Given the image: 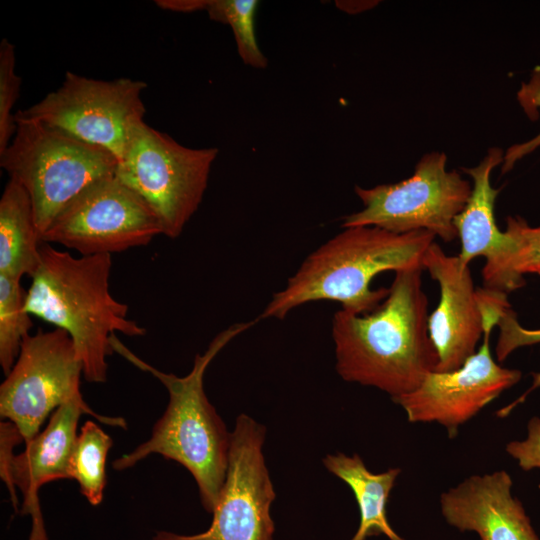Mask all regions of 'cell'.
Masks as SVG:
<instances>
[{"label":"cell","instance_id":"cell-14","mask_svg":"<svg viewBox=\"0 0 540 540\" xmlns=\"http://www.w3.org/2000/svg\"><path fill=\"white\" fill-rule=\"evenodd\" d=\"M422 269L439 284L440 299L428 317V332L438 357L437 372L461 367L477 350L484 323L479 289H475L468 265L447 255L433 242Z\"/></svg>","mask_w":540,"mask_h":540},{"label":"cell","instance_id":"cell-3","mask_svg":"<svg viewBox=\"0 0 540 540\" xmlns=\"http://www.w3.org/2000/svg\"><path fill=\"white\" fill-rule=\"evenodd\" d=\"M111 268L110 254L74 256L43 242L26 291V311L70 335L89 383L106 382L113 335L146 333L128 318V306L112 296Z\"/></svg>","mask_w":540,"mask_h":540},{"label":"cell","instance_id":"cell-1","mask_svg":"<svg viewBox=\"0 0 540 540\" xmlns=\"http://www.w3.org/2000/svg\"><path fill=\"white\" fill-rule=\"evenodd\" d=\"M421 272H395L387 297L372 312L341 309L334 314L336 370L342 379L378 388L392 399L413 391L436 371Z\"/></svg>","mask_w":540,"mask_h":540},{"label":"cell","instance_id":"cell-8","mask_svg":"<svg viewBox=\"0 0 540 540\" xmlns=\"http://www.w3.org/2000/svg\"><path fill=\"white\" fill-rule=\"evenodd\" d=\"M446 163L445 153L431 152L420 158L407 179L372 188L356 186L364 208L346 216L342 227L377 226L399 234L426 230L445 242L454 240L453 221L472 186L459 172L447 170Z\"/></svg>","mask_w":540,"mask_h":540},{"label":"cell","instance_id":"cell-12","mask_svg":"<svg viewBox=\"0 0 540 540\" xmlns=\"http://www.w3.org/2000/svg\"><path fill=\"white\" fill-rule=\"evenodd\" d=\"M265 427L240 414L231 432L225 482L209 528L182 535L158 531L151 540H273L276 494L262 452Z\"/></svg>","mask_w":540,"mask_h":540},{"label":"cell","instance_id":"cell-20","mask_svg":"<svg viewBox=\"0 0 540 540\" xmlns=\"http://www.w3.org/2000/svg\"><path fill=\"white\" fill-rule=\"evenodd\" d=\"M155 3L162 9L175 12H207L211 20L229 25L232 29L237 52L245 64L257 69L267 67L268 60L259 48L255 33L258 1L157 0Z\"/></svg>","mask_w":540,"mask_h":540},{"label":"cell","instance_id":"cell-26","mask_svg":"<svg viewBox=\"0 0 540 540\" xmlns=\"http://www.w3.org/2000/svg\"><path fill=\"white\" fill-rule=\"evenodd\" d=\"M506 452L524 471L540 469V417L533 416L527 423V436L506 445Z\"/></svg>","mask_w":540,"mask_h":540},{"label":"cell","instance_id":"cell-24","mask_svg":"<svg viewBox=\"0 0 540 540\" xmlns=\"http://www.w3.org/2000/svg\"><path fill=\"white\" fill-rule=\"evenodd\" d=\"M15 46L7 39L0 42V153L11 142L17 128L12 113L20 95L21 77L15 71Z\"/></svg>","mask_w":540,"mask_h":540},{"label":"cell","instance_id":"cell-23","mask_svg":"<svg viewBox=\"0 0 540 540\" xmlns=\"http://www.w3.org/2000/svg\"><path fill=\"white\" fill-rule=\"evenodd\" d=\"M499 327V337L496 344V358L499 362H503L513 351L524 346H530L540 343V328L530 329L523 327L517 319L516 313L511 306L505 307L497 323ZM540 387V372L533 374V382L531 387L518 399L508 406L500 409L497 416L506 417L520 403H522L527 395Z\"/></svg>","mask_w":540,"mask_h":540},{"label":"cell","instance_id":"cell-25","mask_svg":"<svg viewBox=\"0 0 540 540\" xmlns=\"http://www.w3.org/2000/svg\"><path fill=\"white\" fill-rule=\"evenodd\" d=\"M517 100L530 119H537L540 109V69L533 71L530 79L521 84ZM540 147V132L533 138L510 146L505 152L501 172H509L515 164Z\"/></svg>","mask_w":540,"mask_h":540},{"label":"cell","instance_id":"cell-18","mask_svg":"<svg viewBox=\"0 0 540 540\" xmlns=\"http://www.w3.org/2000/svg\"><path fill=\"white\" fill-rule=\"evenodd\" d=\"M42 244L29 195L9 179L0 199V274L17 280L32 277Z\"/></svg>","mask_w":540,"mask_h":540},{"label":"cell","instance_id":"cell-13","mask_svg":"<svg viewBox=\"0 0 540 540\" xmlns=\"http://www.w3.org/2000/svg\"><path fill=\"white\" fill-rule=\"evenodd\" d=\"M82 414L112 427L127 428L122 417L101 415L90 406L70 402L52 413L44 430L25 443L26 447L20 454L13 455L12 444L1 447V478L9 490L13 506L17 510L16 486L23 495L21 513L30 515L32 519L28 540H48L39 504V489L51 481L70 479V459Z\"/></svg>","mask_w":540,"mask_h":540},{"label":"cell","instance_id":"cell-16","mask_svg":"<svg viewBox=\"0 0 540 540\" xmlns=\"http://www.w3.org/2000/svg\"><path fill=\"white\" fill-rule=\"evenodd\" d=\"M504 152L492 147L472 168H462L472 178L470 196L462 211L454 218L453 224L461 243L458 258L468 265L476 257L485 259L499 250L507 240L495 219V201L500 189L493 188L490 181L492 170L502 165Z\"/></svg>","mask_w":540,"mask_h":540},{"label":"cell","instance_id":"cell-6","mask_svg":"<svg viewBox=\"0 0 540 540\" xmlns=\"http://www.w3.org/2000/svg\"><path fill=\"white\" fill-rule=\"evenodd\" d=\"M218 153L216 147L181 145L142 122L115 175L155 212L163 235L174 239L197 211Z\"/></svg>","mask_w":540,"mask_h":540},{"label":"cell","instance_id":"cell-19","mask_svg":"<svg viewBox=\"0 0 540 540\" xmlns=\"http://www.w3.org/2000/svg\"><path fill=\"white\" fill-rule=\"evenodd\" d=\"M505 232L506 243L486 259L482 277L483 288L508 294L525 285L524 275L540 276V225L509 216Z\"/></svg>","mask_w":540,"mask_h":540},{"label":"cell","instance_id":"cell-10","mask_svg":"<svg viewBox=\"0 0 540 540\" xmlns=\"http://www.w3.org/2000/svg\"><path fill=\"white\" fill-rule=\"evenodd\" d=\"M82 363L70 335L59 328L24 338L19 355L0 385V416L13 423L25 443L62 405L89 406L80 392Z\"/></svg>","mask_w":540,"mask_h":540},{"label":"cell","instance_id":"cell-4","mask_svg":"<svg viewBox=\"0 0 540 540\" xmlns=\"http://www.w3.org/2000/svg\"><path fill=\"white\" fill-rule=\"evenodd\" d=\"M435 237L426 230L399 234L377 226L346 227L308 255L260 318L283 319L300 305L322 300L357 314L372 312L389 292L371 289L372 279L384 271L422 269Z\"/></svg>","mask_w":540,"mask_h":540},{"label":"cell","instance_id":"cell-2","mask_svg":"<svg viewBox=\"0 0 540 540\" xmlns=\"http://www.w3.org/2000/svg\"><path fill=\"white\" fill-rule=\"evenodd\" d=\"M257 320L233 324L217 334L207 350L195 356L191 371L183 377L154 368L132 353L116 335L112 336L114 352L152 374L169 394L167 408L155 423L150 438L114 460L113 469L131 468L152 454L173 460L192 474L203 507L212 513L226 478L231 432L206 396L204 374L214 357Z\"/></svg>","mask_w":540,"mask_h":540},{"label":"cell","instance_id":"cell-5","mask_svg":"<svg viewBox=\"0 0 540 540\" xmlns=\"http://www.w3.org/2000/svg\"><path fill=\"white\" fill-rule=\"evenodd\" d=\"M15 120L16 132L0 153V166L29 195L42 240L70 202L95 182L116 174L118 160L56 128L16 115Z\"/></svg>","mask_w":540,"mask_h":540},{"label":"cell","instance_id":"cell-17","mask_svg":"<svg viewBox=\"0 0 540 540\" xmlns=\"http://www.w3.org/2000/svg\"><path fill=\"white\" fill-rule=\"evenodd\" d=\"M325 468L344 481L353 491L360 511V524L351 540H366L385 535L389 540H404L391 527L386 516V504L399 468L373 473L359 455L328 454L323 459Z\"/></svg>","mask_w":540,"mask_h":540},{"label":"cell","instance_id":"cell-7","mask_svg":"<svg viewBox=\"0 0 540 540\" xmlns=\"http://www.w3.org/2000/svg\"><path fill=\"white\" fill-rule=\"evenodd\" d=\"M147 83L131 78L112 81L67 71L61 86L16 116L61 130L123 159L146 112Z\"/></svg>","mask_w":540,"mask_h":540},{"label":"cell","instance_id":"cell-9","mask_svg":"<svg viewBox=\"0 0 540 540\" xmlns=\"http://www.w3.org/2000/svg\"><path fill=\"white\" fill-rule=\"evenodd\" d=\"M483 341L479 349L456 370L433 371L413 391L392 400L406 412L411 423L441 424L450 438L503 391L519 382L522 373L495 362L490 335L502 310L511 306L507 294L480 288Z\"/></svg>","mask_w":540,"mask_h":540},{"label":"cell","instance_id":"cell-22","mask_svg":"<svg viewBox=\"0 0 540 540\" xmlns=\"http://www.w3.org/2000/svg\"><path fill=\"white\" fill-rule=\"evenodd\" d=\"M20 281L0 274V365L5 376L33 327L31 315L25 309L26 291Z\"/></svg>","mask_w":540,"mask_h":540},{"label":"cell","instance_id":"cell-21","mask_svg":"<svg viewBox=\"0 0 540 540\" xmlns=\"http://www.w3.org/2000/svg\"><path fill=\"white\" fill-rule=\"evenodd\" d=\"M112 438L93 421L87 420L77 435L69 467L70 479L77 481L82 495L99 505L106 486V458Z\"/></svg>","mask_w":540,"mask_h":540},{"label":"cell","instance_id":"cell-15","mask_svg":"<svg viewBox=\"0 0 540 540\" xmlns=\"http://www.w3.org/2000/svg\"><path fill=\"white\" fill-rule=\"evenodd\" d=\"M504 471L474 475L440 496L446 522L481 540H540Z\"/></svg>","mask_w":540,"mask_h":540},{"label":"cell","instance_id":"cell-11","mask_svg":"<svg viewBox=\"0 0 540 540\" xmlns=\"http://www.w3.org/2000/svg\"><path fill=\"white\" fill-rule=\"evenodd\" d=\"M163 234L155 212L116 175L79 194L55 218L42 241L81 256L119 253L148 245Z\"/></svg>","mask_w":540,"mask_h":540}]
</instances>
